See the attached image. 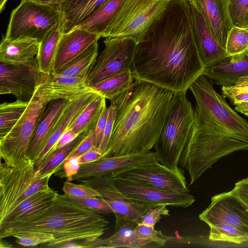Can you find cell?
Instances as JSON below:
<instances>
[{"instance_id":"6da1fadb","label":"cell","mask_w":248,"mask_h":248,"mask_svg":"<svg viewBox=\"0 0 248 248\" xmlns=\"http://www.w3.org/2000/svg\"><path fill=\"white\" fill-rule=\"evenodd\" d=\"M204 69L194 37L189 0H170L137 43L135 80L186 93Z\"/></svg>"},{"instance_id":"7a4b0ae2","label":"cell","mask_w":248,"mask_h":248,"mask_svg":"<svg viewBox=\"0 0 248 248\" xmlns=\"http://www.w3.org/2000/svg\"><path fill=\"white\" fill-rule=\"evenodd\" d=\"M189 89L196 101L195 122L179 164L189 173L190 186L221 158L248 150V122L229 106L204 75Z\"/></svg>"},{"instance_id":"3957f363","label":"cell","mask_w":248,"mask_h":248,"mask_svg":"<svg viewBox=\"0 0 248 248\" xmlns=\"http://www.w3.org/2000/svg\"><path fill=\"white\" fill-rule=\"evenodd\" d=\"M174 93L135 80L110 101L116 107L112 132L102 157L150 151L159 137Z\"/></svg>"},{"instance_id":"277c9868","label":"cell","mask_w":248,"mask_h":248,"mask_svg":"<svg viewBox=\"0 0 248 248\" xmlns=\"http://www.w3.org/2000/svg\"><path fill=\"white\" fill-rule=\"evenodd\" d=\"M109 222L99 214L73 202L65 194L57 193L46 207L23 218L0 226V238L18 233L38 232L53 234L55 239L47 247L58 248L63 243L81 241L84 248L102 235Z\"/></svg>"},{"instance_id":"5b68a950","label":"cell","mask_w":248,"mask_h":248,"mask_svg":"<svg viewBox=\"0 0 248 248\" xmlns=\"http://www.w3.org/2000/svg\"><path fill=\"white\" fill-rule=\"evenodd\" d=\"M186 93H173L154 145L159 162L170 168L178 167L195 124V108Z\"/></svg>"},{"instance_id":"8992f818","label":"cell","mask_w":248,"mask_h":248,"mask_svg":"<svg viewBox=\"0 0 248 248\" xmlns=\"http://www.w3.org/2000/svg\"><path fill=\"white\" fill-rule=\"evenodd\" d=\"M199 217L209 226L211 241L237 244L248 241V206L233 190L212 197Z\"/></svg>"},{"instance_id":"52a82bcc","label":"cell","mask_w":248,"mask_h":248,"mask_svg":"<svg viewBox=\"0 0 248 248\" xmlns=\"http://www.w3.org/2000/svg\"><path fill=\"white\" fill-rule=\"evenodd\" d=\"M51 174L41 175L31 159L15 167L0 164V223L23 201L50 188Z\"/></svg>"},{"instance_id":"ba28073f","label":"cell","mask_w":248,"mask_h":248,"mask_svg":"<svg viewBox=\"0 0 248 248\" xmlns=\"http://www.w3.org/2000/svg\"><path fill=\"white\" fill-rule=\"evenodd\" d=\"M62 19L59 3L43 4L21 0L11 13L4 38L11 41L30 38L40 43Z\"/></svg>"},{"instance_id":"9c48e42d","label":"cell","mask_w":248,"mask_h":248,"mask_svg":"<svg viewBox=\"0 0 248 248\" xmlns=\"http://www.w3.org/2000/svg\"><path fill=\"white\" fill-rule=\"evenodd\" d=\"M170 0H125L101 37L129 38L137 43Z\"/></svg>"},{"instance_id":"30bf717a","label":"cell","mask_w":248,"mask_h":248,"mask_svg":"<svg viewBox=\"0 0 248 248\" xmlns=\"http://www.w3.org/2000/svg\"><path fill=\"white\" fill-rule=\"evenodd\" d=\"M46 105L34 96L22 116L5 135L0 137V156L8 167H15L29 159V147Z\"/></svg>"},{"instance_id":"8fae6325","label":"cell","mask_w":248,"mask_h":248,"mask_svg":"<svg viewBox=\"0 0 248 248\" xmlns=\"http://www.w3.org/2000/svg\"><path fill=\"white\" fill-rule=\"evenodd\" d=\"M105 48L91 69L86 78L90 87L114 75L132 72V63L137 43L129 38L108 37Z\"/></svg>"},{"instance_id":"7c38bea8","label":"cell","mask_w":248,"mask_h":248,"mask_svg":"<svg viewBox=\"0 0 248 248\" xmlns=\"http://www.w3.org/2000/svg\"><path fill=\"white\" fill-rule=\"evenodd\" d=\"M91 187L100 194L114 211L115 218H123L138 222L149 209L159 205L131 200L123 195L116 186L111 175H106L79 181Z\"/></svg>"},{"instance_id":"4fadbf2b","label":"cell","mask_w":248,"mask_h":248,"mask_svg":"<svg viewBox=\"0 0 248 248\" xmlns=\"http://www.w3.org/2000/svg\"><path fill=\"white\" fill-rule=\"evenodd\" d=\"M146 185L179 193H189L184 170L170 168L161 163L129 169L111 174Z\"/></svg>"},{"instance_id":"5bb4252c","label":"cell","mask_w":248,"mask_h":248,"mask_svg":"<svg viewBox=\"0 0 248 248\" xmlns=\"http://www.w3.org/2000/svg\"><path fill=\"white\" fill-rule=\"evenodd\" d=\"M111 175L116 186L122 193L137 202L186 208L195 202L194 197L189 193H179L167 191L146 185L137 181Z\"/></svg>"},{"instance_id":"9a60e30c","label":"cell","mask_w":248,"mask_h":248,"mask_svg":"<svg viewBox=\"0 0 248 248\" xmlns=\"http://www.w3.org/2000/svg\"><path fill=\"white\" fill-rule=\"evenodd\" d=\"M155 152L145 153L101 157L91 163L80 164L72 181L110 175L129 169L155 165L159 163Z\"/></svg>"},{"instance_id":"2e32d148","label":"cell","mask_w":248,"mask_h":248,"mask_svg":"<svg viewBox=\"0 0 248 248\" xmlns=\"http://www.w3.org/2000/svg\"><path fill=\"white\" fill-rule=\"evenodd\" d=\"M41 73L36 60L15 65L0 62V94H11L29 101L33 96Z\"/></svg>"},{"instance_id":"e0dca14e","label":"cell","mask_w":248,"mask_h":248,"mask_svg":"<svg viewBox=\"0 0 248 248\" xmlns=\"http://www.w3.org/2000/svg\"><path fill=\"white\" fill-rule=\"evenodd\" d=\"M92 93L94 92L85 79L41 73L33 96L46 105L56 100H74Z\"/></svg>"},{"instance_id":"ac0fdd59","label":"cell","mask_w":248,"mask_h":248,"mask_svg":"<svg viewBox=\"0 0 248 248\" xmlns=\"http://www.w3.org/2000/svg\"><path fill=\"white\" fill-rule=\"evenodd\" d=\"M195 43L205 68L228 57L225 48L218 42L202 14L189 0Z\"/></svg>"},{"instance_id":"d6986e66","label":"cell","mask_w":248,"mask_h":248,"mask_svg":"<svg viewBox=\"0 0 248 248\" xmlns=\"http://www.w3.org/2000/svg\"><path fill=\"white\" fill-rule=\"evenodd\" d=\"M204 17L209 28L225 48L228 33L234 26L229 0H191Z\"/></svg>"},{"instance_id":"ffe728a7","label":"cell","mask_w":248,"mask_h":248,"mask_svg":"<svg viewBox=\"0 0 248 248\" xmlns=\"http://www.w3.org/2000/svg\"><path fill=\"white\" fill-rule=\"evenodd\" d=\"M72 101L60 99L51 101L38 121L32 136L28 150L30 159L34 161L40 153Z\"/></svg>"},{"instance_id":"44dd1931","label":"cell","mask_w":248,"mask_h":248,"mask_svg":"<svg viewBox=\"0 0 248 248\" xmlns=\"http://www.w3.org/2000/svg\"><path fill=\"white\" fill-rule=\"evenodd\" d=\"M100 37L98 34L78 27L63 33L58 44L52 73L74 59Z\"/></svg>"},{"instance_id":"7402d4cb","label":"cell","mask_w":248,"mask_h":248,"mask_svg":"<svg viewBox=\"0 0 248 248\" xmlns=\"http://www.w3.org/2000/svg\"><path fill=\"white\" fill-rule=\"evenodd\" d=\"M95 93L84 95L71 102L55 126L44 147L34 161L36 170L53 150L62 135L67 130L86 106L97 95Z\"/></svg>"},{"instance_id":"603a6c76","label":"cell","mask_w":248,"mask_h":248,"mask_svg":"<svg viewBox=\"0 0 248 248\" xmlns=\"http://www.w3.org/2000/svg\"><path fill=\"white\" fill-rule=\"evenodd\" d=\"M202 74L220 86H232L248 76V56H228L205 68Z\"/></svg>"},{"instance_id":"cb8c5ba5","label":"cell","mask_w":248,"mask_h":248,"mask_svg":"<svg viewBox=\"0 0 248 248\" xmlns=\"http://www.w3.org/2000/svg\"><path fill=\"white\" fill-rule=\"evenodd\" d=\"M115 232L109 237L99 238L87 245L88 248H141L152 243L135 230L137 222L123 218H115Z\"/></svg>"},{"instance_id":"d4e9b609","label":"cell","mask_w":248,"mask_h":248,"mask_svg":"<svg viewBox=\"0 0 248 248\" xmlns=\"http://www.w3.org/2000/svg\"><path fill=\"white\" fill-rule=\"evenodd\" d=\"M39 45L35 39L11 41L4 37L0 46V62L15 65L31 63L36 60Z\"/></svg>"},{"instance_id":"484cf974","label":"cell","mask_w":248,"mask_h":248,"mask_svg":"<svg viewBox=\"0 0 248 248\" xmlns=\"http://www.w3.org/2000/svg\"><path fill=\"white\" fill-rule=\"evenodd\" d=\"M108 0H61L60 5L63 22V33L79 25Z\"/></svg>"},{"instance_id":"4316f807","label":"cell","mask_w":248,"mask_h":248,"mask_svg":"<svg viewBox=\"0 0 248 248\" xmlns=\"http://www.w3.org/2000/svg\"><path fill=\"white\" fill-rule=\"evenodd\" d=\"M63 33L62 18L40 43L36 61L40 73L47 75L52 73L58 44Z\"/></svg>"},{"instance_id":"83f0119b","label":"cell","mask_w":248,"mask_h":248,"mask_svg":"<svg viewBox=\"0 0 248 248\" xmlns=\"http://www.w3.org/2000/svg\"><path fill=\"white\" fill-rule=\"evenodd\" d=\"M57 193L50 188L32 195L21 202L0 223V226L23 218L46 207L52 202Z\"/></svg>"},{"instance_id":"f1b7e54d","label":"cell","mask_w":248,"mask_h":248,"mask_svg":"<svg viewBox=\"0 0 248 248\" xmlns=\"http://www.w3.org/2000/svg\"><path fill=\"white\" fill-rule=\"evenodd\" d=\"M96 41L86 50L68 62L54 74L85 79L98 56V43Z\"/></svg>"},{"instance_id":"f546056e","label":"cell","mask_w":248,"mask_h":248,"mask_svg":"<svg viewBox=\"0 0 248 248\" xmlns=\"http://www.w3.org/2000/svg\"><path fill=\"white\" fill-rule=\"evenodd\" d=\"M125 0H108L95 13L76 27L98 34L101 37Z\"/></svg>"},{"instance_id":"4dcf8cb0","label":"cell","mask_w":248,"mask_h":248,"mask_svg":"<svg viewBox=\"0 0 248 248\" xmlns=\"http://www.w3.org/2000/svg\"><path fill=\"white\" fill-rule=\"evenodd\" d=\"M134 80L132 72H123L109 77L91 88L95 93L111 101L127 90Z\"/></svg>"},{"instance_id":"1f68e13d","label":"cell","mask_w":248,"mask_h":248,"mask_svg":"<svg viewBox=\"0 0 248 248\" xmlns=\"http://www.w3.org/2000/svg\"><path fill=\"white\" fill-rule=\"evenodd\" d=\"M106 98L97 94L86 106L69 129L78 135L89 132L95 127L105 106Z\"/></svg>"},{"instance_id":"d6a6232c","label":"cell","mask_w":248,"mask_h":248,"mask_svg":"<svg viewBox=\"0 0 248 248\" xmlns=\"http://www.w3.org/2000/svg\"><path fill=\"white\" fill-rule=\"evenodd\" d=\"M89 132H84L79 134L68 144L52 151L46 158L39 170H37L40 174L41 175H52L58 171L61 167L63 166L65 160Z\"/></svg>"},{"instance_id":"836d02e7","label":"cell","mask_w":248,"mask_h":248,"mask_svg":"<svg viewBox=\"0 0 248 248\" xmlns=\"http://www.w3.org/2000/svg\"><path fill=\"white\" fill-rule=\"evenodd\" d=\"M29 101L17 99L0 105V137L7 134L16 124L26 109Z\"/></svg>"},{"instance_id":"e575fe53","label":"cell","mask_w":248,"mask_h":248,"mask_svg":"<svg viewBox=\"0 0 248 248\" xmlns=\"http://www.w3.org/2000/svg\"><path fill=\"white\" fill-rule=\"evenodd\" d=\"M225 50L228 56L245 53L248 50V29L233 26L228 33Z\"/></svg>"},{"instance_id":"d590c367","label":"cell","mask_w":248,"mask_h":248,"mask_svg":"<svg viewBox=\"0 0 248 248\" xmlns=\"http://www.w3.org/2000/svg\"><path fill=\"white\" fill-rule=\"evenodd\" d=\"M13 236L16 238V243L23 247H34L48 243L55 239L52 234L38 232L18 233Z\"/></svg>"},{"instance_id":"8d00e7d4","label":"cell","mask_w":248,"mask_h":248,"mask_svg":"<svg viewBox=\"0 0 248 248\" xmlns=\"http://www.w3.org/2000/svg\"><path fill=\"white\" fill-rule=\"evenodd\" d=\"M74 202L98 214H111L114 211L103 199L98 197L76 198L69 196Z\"/></svg>"},{"instance_id":"74e56055","label":"cell","mask_w":248,"mask_h":248,"mask_svg":"<svg viewBox=\"0 0 248 248\" xmlns=\"http://www.w3.org/2000/svg\"><path fill=\"white\" fill-rule=\"evenodd\" d=\"M135 230L141 237L160 246H164L167 242L174 239L173 237L164 235L161 231L155 230L154 227L138 223Z\"/></svg>"},{"instance_id":"f35d334b","label":"cell","mask_w":248,"mask_h":248,"mask_svg":"<svg viewBox=\"0 0 248 248\" xmlns=\"http://www.w3.org/2000/svg\"><path fill=\"white\" fill-rule=\"evenodd\" d=\"M62 190L64 194L76 198L100 197V193L90 186L83 184H76L67 181L63 183Z\"/></svg>"},{"instance_id":"ab89813d","label":"cell","mask_w":248,"mask_h":248,"mask_svg":"<svg viewBox=\"0 0 248 248\" xmlns=\"http://www.w3.org/2000/svg\"><path fill=\"white\" fill-rule=\"evenodd\" d=\"M229 5L234 26L242 27L248 10V0H229Z\"/></svg>"},{"instance_id":"60d3db41","label":"cell","mask_w":248,"mask_h":248,"mask_svg":"<svg viewBox=\"0 0 248 248\" xmlns=\"http://www.w3.org/2000/svg\"><path fill=\"white\" fill-rule=\"evenodd\" d=\"M166 204H160L147 211L140 219L138 223L148 226L155 227L161 216H170Z\"/></svg>"},{"instance_id":"b9f144b4","label":"cell","mask_w":248,"mask_h":248,"mask_svg":"<svg viewBox=\"0 0 248 248\" xmlns=\"http://www.w3.org/2000/svg\"><path fill=\"white\" fill-rule=\"evenodd\" d=\"M222 96L228 98L234 105L248 102V91L237 88L233 85L222 86Z\"/></svg>"},{"instance_id":"7bdbcfd3","label":"cell","mask_w":248,"mask_h":248,"mask_svg":"<svg viewBox=\"0 0 248 248\" xmlns=\"http://www.w3.org/2000/svg\"><path fill=\"white\" fill-rule=\"evenodd\" d=\"M108 108V113L107 124L104 130L103 139L98 148L103 154L106 150L110 140L113 130L116 113V107L114 105L110 104Z\"/></svg>"},{"instance_id":"ee69618b","label":"cell","mask_w":248,"mask_h":248,"mask_svg":"<svg viewBox=\"0 0 248 248\" xmlns=\"http://www.w3.org/2000/svg\"><path fill=\"white\" fill-rule=\"evenodd\" d=\"M94 127L92 129L82 140L68 157L74 156L79 157L94 146H96V134Z\"/></svg>"},{"instance_id":"f6af8a7d","label":"cell","mask_w":248,"mask_h":248,"mask_svg":"<svg viewBox=\"0 0 248 248\" xmlns=\"http://www.w3.org/2000/svg\"><path fill=\"white\" fill-rule=\"evenodd\" d=\"M108 108L105 106L100 116L96 125V147L99 148L103 137L104 130L106 127L108 116Z\"/></svg>"},{"instance_id":"bcb514c9","label":"cell","mask_w":248,"mask_h":248,"mask_svg":"<svg viewBox=\"0 0 248 248\" xmlns=\"http://www.w3.org/2000/svg\"><path fill=\"white\" fill-rule=\"evenodd\" d=\"M78 157L71 156L67 158L63 163V167L64 176L67 178V181L71 182L72 177L78 171L80 164L78 162Z\"/></svg>"},{"instance_id":"7dc6e473","label":"cell","mask_w":248,"mask_h":248,"mask_svg":"<svg viewBox=\"0 0 248 248\" xmlns=\"http://www.w3.org/2000/svg\"><path fill=\"white\" fill-rule=\"evenodd\" d=\"M232 190L248 206V177L236 183Z\"/></svg>"},{"instance_id":"c3c4849f","label":"cell","mask_w":248,"mask_h":248,"mask_svg":"<svg viewBox=\"0 0 248 248\" xmlns=\"http://www.w3.org/2000/svg\"><path fill=\"white\" fill-rule=\"evenodd\" d=\"M103 153L96 146L79 156L78 162L80 164L91 163L96 161L102 156Z\"/></svg>"},{"instance_id":"681fc988","label":"cell","mask_w":248,"mask_h":248,"mask_svg":"<svg viewBox=\"0 0 248 248\" xmlns=\"http://www.w3.org/2000/svg\"><path fill=\"white\" fill-rule=\"evenodd\" d=\"M78 135L70 129H68L62 135L52 151L66 145L73 140Z\"/></svg>"},{"instance_id":"f907efd6","label":"cell","mask_w":248,"mask_h":248,"mask_svg":"<svg viewBox=\"0 0 248 248\" xmlns=\"http://www.w3.org/2000/svg\"><path fill=\"white\" fill-rule=\"evenodd\" d=\"M233 86L248 91V76L241 78Z\"/></svg>"},{"instance_id":"816d5d0a","label":"cell","mask_w":248,"mask_h":248,"mask_svg":"<svg viewBox=\"0 0 248 248\" xmlns=\"http://www.w3.org/2000/svg\"><path fill=\"white\" fill-rule=\"evenodd\" d=\"M235 110L248 118V102L237 104L235 105Z\"/></svg>"},{"instance_id":"f5cc1de1","label":"cell","mask_w":248,"mask_h":248,"mask_svg":"<svg viewBox=\"0 0 248 248\" xmlns=\"http://www.w3.org/2000/svg\"><path fill=\"white\" fill-rule=\"evenodd\" d=\"M58 248H84L83 245L80 243H78L75 242H70L68 243H63L60 245Z\"/></svg>"},{"instance_id":"db71d44e","label":"cell","mask_w":248,"mask_h":248,"mask_svg":"<svg viewBox=\"0 0 248 248\" xmlns=\"http://www.w3.org/2000/svg\"><path fill=\"white\" fill-rule=\"evenodd\" d=\"M36 3L43 4H48L52 3H60L61 0H29Z\"/></svg>"},{"instance_id":"11a10c76","label":"cell","mask_w":248,"mask_h":248,"mask_svg":"<svg viewBox=\"0 0 248 248\" xmlns=\"http://www.w3.org/2000/svg\"><path fill=\"white\" fill-rule=\"evenodd\" d=\"M12 247V245L5 240H3L2 238H0V248H11Z\"/></svg>"},{"instance_id":"9f6ffc18","label":"cell","mask_w":248,"mask_h":248,"mask_svg":"<svg viewBox=\"0 0 248 248\" xmlns=\"http://www.w3.org/2000/svg\"><path fill=\"white\" fill-rule=\"evenodd\" d=\"M242 28H245V29H248V10L246 14L244 22L243 24V26L242 27Z\"/></svg>"},{"instance_id":"6f0895ef","label":"cell","mask_w":248,"mask_h":248,"mask_svg":"<svg viewBox=\"0 0 248 248\" xmlns=\"http://www.w3.org/2000/svg\"><path fill=\"white\" fill-rule=\"evenodd\" d=\"M8 0H0V11L1 12L4 9L6 2Z\"/></svg>"},{"instance_id":"680465c9","label":"cell","mask_w":248,"mask_h":248,"mask_svg":"<svg viewBox=\"0 0 248 248\" xmlns=\"http://www.w3.org/2000/svg\"><path fill=\"white\" fill-rule=\"evenodd\" d=\"M242 54L248 56V50L245 53Z\"/></svg>"}]
</instances>
